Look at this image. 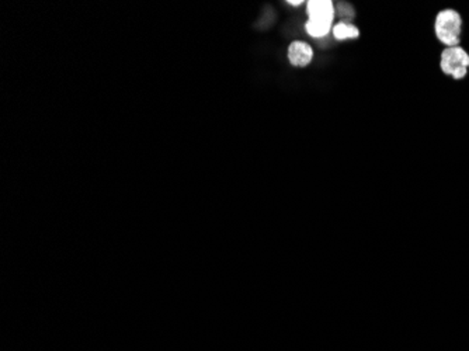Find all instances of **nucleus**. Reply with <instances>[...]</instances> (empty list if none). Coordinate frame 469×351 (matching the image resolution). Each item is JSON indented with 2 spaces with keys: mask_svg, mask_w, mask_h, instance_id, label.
Listing matches in <instances>:
<instances>
[{
  "mask_svg": "<svg viewBox=\"0 0 469 351\" xmlns=\"http://www.w3.org/2000/svg\"><path fill=\"white\" fill-rule=\"evenodd\" d=\"M309 20L322 22L326 24H333L335 20V5L331 0H312L308 3Z\"/></svg>",
  "mask_w": 469,
  "mask_h": 351,
  "instance_id": "7ed1b4c3",
  "label": "nucleus"
},
{
  "mask_svg": "<svg viewBox=\"0 0 469 351\" xmlns=\"http://www.w3.org/2000/svg\"><path fill=\"white\" fill-rule=\"evenodd\" d=\"M462 33V17L454 9H444L437 13L434 20L435 38L445 48L458 47Z\"/></svg>",
  "mask_w": 469,
  "mask_h": 351,
  "instance_id": "f257e3e1",
  "label": "nucleus"
},
{
  "mask_svg": "<svg viewBox=\"0 0 469 351\" xmlns=\"http://www.w3.org/2000/svg\"><path fill=\"white\" fill-rule=\"evenodd\" d=\"M333 36L335 38L343 41V40H354V38H359L360 36V31L356 26L350 24V23H339L333 27Z\"/></svg>",
  "mask_w": 469,
  "mask_h": 351,
  "instance_id": "39448f33",
  "label": "nucleus"
},
{
  "mask_svg": "<svg viewBox=\"0 0 469 351\" xmlns=\"http://www.w3.org/2000/svg\"><path fill=\"white\" fill-rule=\"evenodd\" d=\"M312 58H314V51L303 41H294L288 48V59L294 66L303 68L310 64Z\"/></svg>",
  "mask_w": 469,
  "mask_h": 351,
  "instance_id": "20e7f679",
  "label": "nucleus"
},
{
  "mask_svg": "<svg viewBox=\"0 0 469 351\" xmlns=\"http://www.w3.org/2000/svg\"><path fill=\"white\" fill-rule=\"evenodd\" d=\"M332 26L322 23V22H315V20H308L306 23V33L314 37V38H322L329 34Z\"/></svg>",
  "mask_w": 469,
  "mask_h": 351,
  "instance_id": "423d86ee",
  "label": "nucleus"
},
{
  "mask_svg": "<svg viewBox=\"0 0 469 351\" xmlns=\"http://www.w3.org/2000/svg\"><path fill=\"white\" fill-rule=\"evenodd\" d=\"M440 69L454 80H462L469 71V54L462 47L445 48L440 57Z\"/></svg>",
  "mask_w": 469,
  "mask_h": 351,
  "instance_id": "f03ea898",
  "label": "nucleus"
},
{
  "mask_svg": "<svg viewBox=\"0 0 469 351\" xmlns=\"http://www.w3.org/2000/svg\"><path fill=\"white\" fill-rule=\"evenodd\" d=\"M289 5H292V6H299V5H302V2H301V0H295V2H289Z\"/></svg>",
  "mask_w": 469,
  "mask_h": 351,
  "instance_id": "0eeeda50",
  "label": "nucleus"
}]
</instances>
